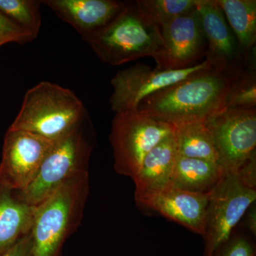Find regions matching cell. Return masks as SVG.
<instances>
[{
  "mask_svg": "<svg viewBox=\"0 0 256 256\" xmlns=\"http://www.w3.org/2000/svg\"><path fill=\"white\" fill-rule=\"evenodd\" d=\"M212 256H256V244L246 234L234 232Z\"/></svg>",
  "mask_w": 256,
  "mask_h": 256,
  "instance_id": "obj_23",
  "label": "cell"
},
{
  "mask_svg": "<svg viewBox=\"0 0 256 256\" xmlns=\"http://www.w3.org/2000/svg\"><path fill=\"white\" fill-rule=\"evenodd\" d=\"M244 226L250 232L252 236H256V204H252L244 214Z\"/></svg>",
  "mask_w": 256,
  "mask_h": 256,
  "instance_id": "obj_26",
  "label": "cell"
},
{
  "mask_svg": "<svg viewBox=\"0 0 256 256\" xmlns=\"http://www.w3.org/2000/svg\"><path fill=\"white\" fill-rule=\"evenodd\" d=\"M89 175L74 178L36 206L30 234L32 256H62L64 244L82 222Z\"/></svg>",
  "mask_w": 256,
  "mask_h": 256,
  "instance_id": "obj_2",
  "label": "cell"
},
{
  "mask_svg": "<svg viewBox=\"0 0 256 256\" xmlns=\"http://www.w3.org/2000/svg\"><path fill=\"white\" fill-rule=\"evenodd\" d=\"M86 116L82 101L72 90L42 82L26 92L10 129L26 131L56 141L84 124Z\"/></svg>",
  "mask_w": 256,
  "mask_h": 256,
  "instance_id": "obj_3",
  "label": "cell"
},
{
  "mask_svg": "<svg viewBox=\"0 0 256 256\" xmlns=\"http://www.w3.org/2000/svg\"><path fill=\"white\" fill-rule=\"evenodd\" d=\"M34 40L28 32L0 12V46L8 43L26 44Z\"/></svg>",
  "mask_w": 256,
  "mask_h": 256,
  "instance_id": "obj_24",
  "label": "cell"
},
{
  "mask_svg": "<svg viewBox=\"0 0 256 256\" xmlns=\"http://www.w3.org/2000/svg\"><path fill=\"white\" fill-rule=\"evenodd\" d=\"M41 4L35 0H0V12L35 38L42 26Z\"/></svg>",
  "mask_w": 256,
  "mask_h": 256,
  "instance_id": "obj_22",
  "label": "cell"
},
{
  "mask_svg": "<svg viewBox=\"0 0 256 256\" xmlns=\"http://www.w3.org/2000/svg\"><path fill=\"white\" fill-rule=\"evenodd\" d=\"M237 76L212 68L200 70L148 96L137 111L172 126L206 121L225 110Z\"/></svg>",
  "mask_w": 256,
  "mask_h": 256,
  "instance_id": "obj_1",
  "label": "cell"
},
{
  "mask_svg": "<svg viewBox=\"0 0 256 256\" xmlns=\"http://www.w3.org/2000/svg\"><path fill=\"white\" fill-rule=\"evenodd\" d=\"M42 3L72 25L84 40L107 26L126 4L116 0H46Z\"/></svg>",
  "mask_w": 256,
  "mask_h": 256,
  "instance_id": "obj_14",
  "label": "cell"
},
{
  "mask_svg": "<svg viewBox=\"0 0 256 256\" xmlns=\"http://www.w3.org/2000/svg\"><path fill=\"white\" fill-rule=\"evenodd\" d=\"M236 36L242 50L249 54L256 48V0H216Z\"/></svg>",
  "mask_w": 256,
  "mask_h": 256,
  "instance_id": "obj_19",
  "label": "cell"
},
{
  "mask_svg": "<svg viewBox=\"0 0 256 256\" xmlns=\"http://www.w3.org/2000/svg\"><path fill=\"white\" fill-rule=\"evenodd\" d=\"M54 141L20 130L8 129L0 162V184L25 190L36 178Z\"/></svg>",
  "mask_w": 256,
  "mask_h": 256,
  "instance_id": "obj_10",
  "label": "cell"
},
{
  "mask_svg": "<svg viewBox=\"0 0 256 256\" xmlns=\"http://www.w3.org/2000/svg\"></svg>",
  "mask_w": 256,
  "mask_h": 256,
  "instance_id": "obj_27",
  "label": "cell"
},
{
  "mask_svg": "<svg viewBox=\"0 0 256 256\" xmlns=\"http://www.w3.org/2000/svg\"><path fill=\"white\" fill-rule=\"evenodd\" d=\"M172 130V124L152 118L137 110L116 114L110 133L114 171L134 178L146 154Z\"/></svg>",
  "mask_w": 256,
  "mask_h": 256,
  "instance_id": "obj_6",
  "label": "cell"
},
{
  "mask_svg": "<svg viewBox=\"0 0 256 256\" xmlns=\"http://www.w3.org/2000/svg\"><path fill=\"white\" fill-rule=\"evenodd\" d=\"M225 172H236L256 152V108L226 109L206 120Z\"/></svg>",
  "mask_w": 256,
  "mask_h": 256,
  "instance_id": "obj_8",
  "label": "cell"
},
{
  "mask_svg": "<svg viewBox=\"0 0 256 256\" xmlns=\"http://www.w3.org/2000/svg\"><path fill=\"white\" fill-rule=\"evenodd\" d=\"M32 240L28 233L1 256H32Z\"/></svg>",
  "mask_w": 256,
  "mask_h": 256,
  "instance_id": "obj_25",
  "label": "cell"
},
{
  "mask_svg": "<svg viewBox=\"0 0 256 256\" xmlns=\"http://www.w3.org/2000/svg\"><path fill=\"white\" fill-rule=\"evenodd\" d=\"M161 50L154 57L156 69L180 70L190 68L205 58L206 42L196 9L160 26Z\"/></svg>",
  "mask_w": 256,
  "mask_h": 256,
  "instance_id": "obj_12",
  "label": "cell"
},
{
  "mask_svg": "<svg viewBox=\"0 0 256 256\" xmlns=\"http://www.w3.org/2000/svg\"><path fill=\"white\" fill-rule=\"evenodd\" d=\"M84 41L102 62L111 66L153 58L163 45L160 28L146 22L136 1L127 2L111 22Z\"/></svg>",
  "mask_w": 256,
  "mask_h": 256,
  "instance_id": "obj_4",
  "label": "cell"
},
{
  "mask_svg": "<svg viewBox=\"0 0 256 256\" xmlns=\"http://www.w3.org/2000/svg\"><path fill=\"white\" fill-rule=\"evenodd\" d=\"M256 108V53L246 68L234 79L227 98L226 109Z\"/></svg>",
  "mask_w": 256,
  "mask_h": 256,
  "instance_id": "obj_21",
  "label": "cell"
},
{
  "mask_svg": "<svg viewBox=\"0 0 256 256\" xmlns=\"http://www.w3.org/2000/svg\"><path fill=\"white\" fill-rule=\"evenodd\" d=\"M82 124L54 141L36 178L25 190L16 191L24 202L36 206L67 182L88 174L92 144L87 139Z\"/></svg>",
  "mask_w": 256,
  "mask_h": 256,
  "instance_id": "obj_5",
  "label": "cell"
},
{
  "mask_svg": "<svg viewBox=\"0 0 256 256\" xmlns=\"http://www.w3.org/2000/svg\"><path fill=\"white\" fill-rule=\"evenodd\" d=\"M206 60L180 70H159L144 64H137L120 70L111 80L114 92L110 98L112 110L118 112L137 110L148 96L188 78L200 70L210 68Z\"/></svg>",
  "mask_w": 256,
  "mask_h": 256,
  "instance_id": "obj_9",
  "label": "cell"
},
{
  "mask_svg": "<svg viewBox=\"0 0 256 256\" xmlns=\"http://www.w3.org/2000/svg\"><path fill=\"white\" fill-rule=\"evenodd\" d=\"M172 134L178 156L218 164L214 141L206 121L173 126Z\"/></svg>",
  "mask_w": 256,
  "mask_h": 256,
  "instance_id": "obj_18",
  "label": "cell"
},
{
  "mask_svg": "<svg viewBox=\"0 0 256 256\" xmlns=\"http://www.w3.org/2000/svg\"><path fill=\"white\" fill-rule=\"evenodd\" d=\"M196 10L206 38L205 60L215 70L238 75L256 53V48L249 54L242 50L216 0H198Z\"/></svg>",
  "mask_w": 256,
  "mask_h": 256,
  "instance_id": "obj_11",
  "label": "cell"
},
{
  "mask_svg": "<svg viewBox=\"0 0 256 256\" xmlns=\"http://www.w3.org/2000/svg\"><path fill=\"white\" fill-rule=\"evenodd\" d=\"M176 150L172 132L148 154L137 174L134 198L139 207L172 184Z\"/></svg>",
  "mask_w": 256,
  "mask_h": 256,
  "instance_id": "obj_15",
  "label": "cell"
},
{
  "mask_svg": "<svg viewBox=\"0 0 256 256\" xmlns=\"http://www.w3.org/2000/svg\"><path fill=\"white\" fill-rule=\"evenodd\" d=\"M224 174L225 171L217 163L176 154L172 184L186 191L208 194Z\"/></svg>",
  "mask_w": 256,
  "mask_h": 256,
  "instance_id": "obj_17",
  "label": "cell"
},
{
  "mask_svg": "<svg viewBox=\"0 0 256 256\" xmlns=\"http://www.w3.org/2000/svg\"><path fill=\"white\" fill-rule=\"evenodd\" d=\"M210 193H196L173 184L150 198L142 208L158 212L203 237L206 227Z\"/></svg>",
  "mask_w": 256,
  "mask_h": 256,
  "instance_id": "obj_13",
  "label": "cell"
},
{
  "mask_svg": "<svg viewBox=\"0 0 256 256\" xmlns=\"http://www.w3.org/2000/svg\"><path fill=\"white\" fill-rule=\"evenodd\" d=\"M256 186L236 172H225L210 192L203 256H212L232 236L246 212L256 203Z\"/></svg>",
  "mask_w": 256,
  "mask_h": 256,
  "instance_id": "obj_7",
  "label": "cell"
},
{
  "mask_svg": "<svg viewBox=\"0 0 256 256\" xmlns=\"http://www.w3.org/2000/svg\"><path fill=\"white\" fill-rule=\"evenodd\" d=\"M35 208L18 192L0 184V256L30 233Z\"/></svg>",
  "mask_w": 256,
  "mask_h": 256,
  "instance_id": "obj_16",
  "label": "cell"
},
{
  "mask_svg": "<svg viewBox=\"0 0 256 256\" xmlns=\"http://www.w3.org/2000/svg\"><path fill=\"white\" fill-rule=\"evenodd\" d=\"M198 0H138L140 12L146 22L161 26L170 20L196 9Z\"/></svg>",
  "mask_w": 256,
  "mask_h": 256,
  "instance_id": "obj_20",
  "label": "cell"
}]
</instances>
